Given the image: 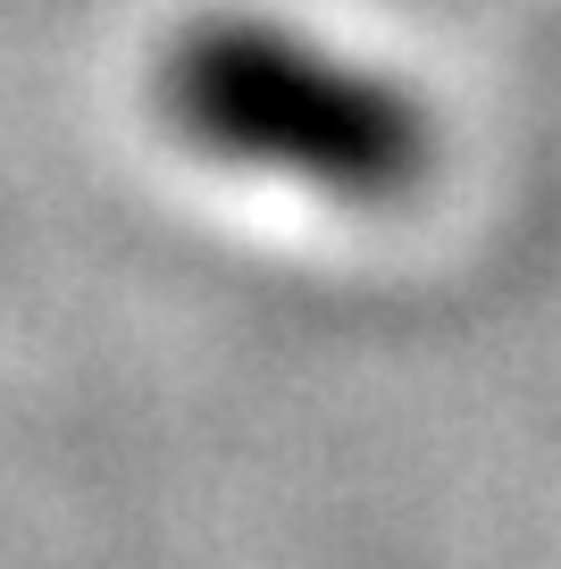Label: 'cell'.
I'll list each match as a JSON object with an SVG mask.
<instances>
[{
	"mask_svg": "<svg viewBox=\"0 0 561 569\" xmlns=\"http://www.w3.org/2000/svg\"><path fill=\"white\" fill-rule=\"evenodd\" d=\"M176 126L227 168L294 177L335 201H386L420 177V109L368 68L268 18H210L168 59Z\"/></svg>",
	"mask_w": 561,
	"mask_h": 569,
	"instance_id": "1",
	"label": "cell"
}]
</instances>
